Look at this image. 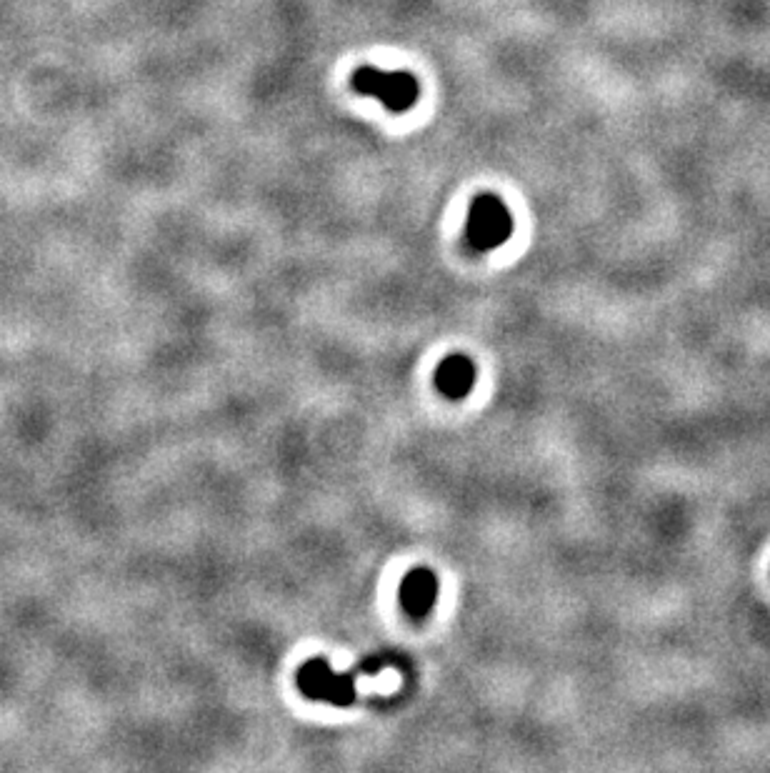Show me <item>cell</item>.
<instances>
[{"label":"cell","mask_w":770,"mask_h":773,"mask_svg":"<svg viewBox=\"0 0 770 773\" xmlns=\"http://www.w3.org/2000/svg\"><path fill=\"white\" fill-rule=\"evenodd\" d=\"M353 88L365 98H375L388 111L405 113L418 101V81L408 71H380L363 66L353 73Z\"/></svg>","instance_id":"cell-1"},{"label":"cell","mask_w":770,"mask_h":773,"mask_svg":"<svg viewBox=\"0 0 770 773\" xmlns=\"http://www.w3.org/2000/svg\"><path fill=\"white\" fill-rule=\"evenodd\" d=\"M513 233V216L498 196H478L468 211L465 238L475 251H493Z\"/></svg>","instance_id":"cell-2"},{"label":"cell","mask_w":770,"mask_h":773,"mask_svg":"<svg viewBox=\"0 0 770 773\" xmlns=\"http://www.w3.org/2000/svg\"><path fill=\"white\" fill-rule=\"evenodd\" d=\"M298 686L313 701L330 706H350L355 701V681L350 673H338L325 658H313L298 671Z\"/></svg>","instance_id":"cell-3"},{"label":"cell","mask_w":770,"mask_h":773,"mask_svg":"<svg viewBox=\"0 0 770 773\" xmlns=\"http://www.w3.org/2000/svg\"><path fill=\"white\" fill-rule=\"evenodd\" d=\"M438 598V578L430 568H413L400 583V603L410 618H425Z\"/></svg>","instance_id":"cell-4"},{"label":"cell","mask_w":770,"mask_h":773,"mask_svg":"<svg viewBox=\"0 0 770 773\" xmlns=\"http://www.w3.org/2000/svg\"><path fill=\"white\" fill-rule=\"evenodd\" d=\"M475 383V366L470 358L453 353V356L445 358L443 363L435 371V386L450 401H460L470 393Z\"/></svg>","instance_id":"cell-5"}]
</instances>
